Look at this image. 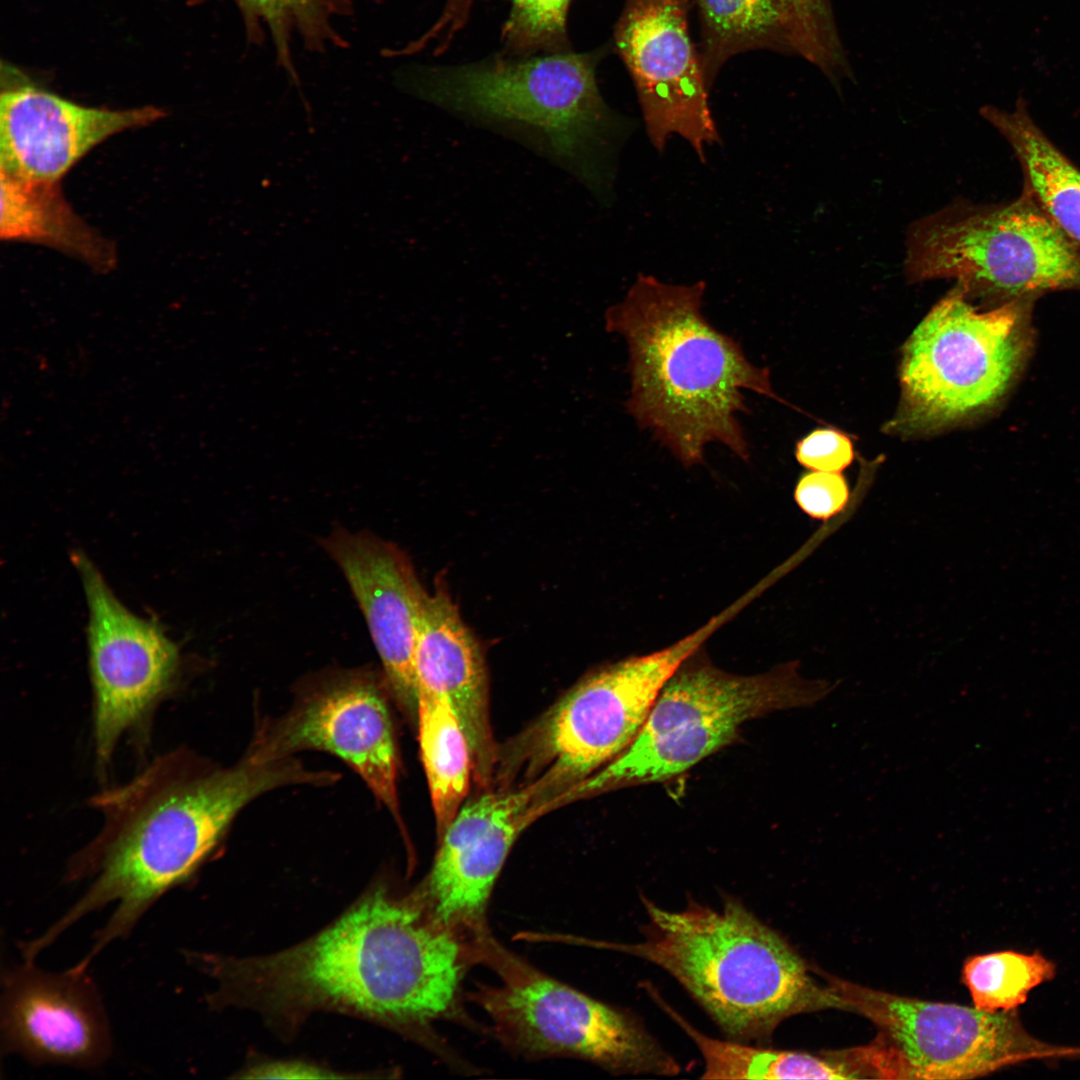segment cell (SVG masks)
<instances>
[{
  "label": "cell",
  "instance_id": "obj_8",
  "mask_svg": "<svg viewBox=\"0 0 1080 1080\" xmlns=\"http://www.w3.org/2000/svg\"><path fill=\"white\" fill-rule=\"evenodd\" d=\"M839 1008L870 1019L877 1037L864 1047L832 1052L854 1078L971 1079L1030 1060L1080 1058V1046L1032 1036L1017 1009L922 1001L828 978Z\"/></svg>",
  "mask_w": 1080,
  "mask_h": 1080
},
{
  "label": "cell",
  "instance_id": "obj_29",
  "mask_svg": "<svg viewBox=\"0 0 1080 1080\" xmlns=\"http://www.w3.org/2000/svg\"><path fill=\"white\" fill-rule=\"evenodd\" d=\"M796 458L811 471L841 473L853 462L854 448L846 434L817 429L797 443Z\"/></svg>",
  "mask_w": 1080,
  "mask_h": 1080
},
{
  "label": "cell",
  "instance_id": "obj_25",
  "mask_svg": "<svg viewBox=\"0 0 1080 1080\" xmlns=\"http://www.w3.org/2000/svg\"><path fill=\"white\" fill-rule=\"evenodd\" d=\"M651 997L692 1039L704 1059L703 1079H853L839 1061L808 1053L754 1047L701 1033L650 987Z\"/></svg>",
  "mask_w": 1080,
  "mask_h": 1080
},
{
  "label": "cell",
  "instance_id": "obj_22",
  "mask_svg": "<svg viewBox=\"0 0 1080 1080\" xmlns=\"http://www.w3.org/2000/svg\"><path fill=\"white\" fill-rule=\"evenodd\" d=\"M418 737L438 835L462 807L468 793L472 757L460 720L442 693L417 691Z\"/></svg>",
  "mask_w": 1080,
  "mask_h": 1080
},
{
  "label": "cell",
  "instance_id": "obj_27",
  "mask_svg": "<svg viewBox=\"0 0 1080 1080\" xmlns=\"http://www.w3.org/2000/svg\"><path fill=\"white\" fill-rule=\"evenodd\" d=\"M571 0H511L502 29V54L529 56L570 50L567 14Z\"/></svg>",
  "mask_w": 1080,
  "mask_h": 1080
},
{
  "label": "cell",
  "instance_id": "obj_16",
  "mask_svg": "<svg viewBox=\"0 0 1080 1080\" xmlns=\"http://www.w3.org/2000/svg\"><path fill=\"white\" fill-rule=\"evenodd\" d=\"M88 966L60 973L25 960L2 977V1053L33 1064L95 1068L111 1054L107 1015Z\"/></svg>",
  "mask_w": 1080,
  "mask_h": 1080
},
{
  "label": "cell",
  "instance_id": "obj_20",
  "mask_svg": "<svg viewBox=\"0 0 1080 1080\" xmlns=\"http://www.w3.org/2000/svg\"><path fill=\"white\" fill-rule=\"evenodd\" d=\"M0 235L37 243L106 273L116 264L111 244L71 208L58 182L22 179L0 170Z\"/></svg>",
  "mask_w": 1080,
  "mask_h": 1080
},
{
  "label": "cell",
  "instance_id": "obj_19",
  "mask_svg": "<svg viewBox=\"0 0 1080 1080\" xmlns=\"http://www.w3.org/2000/svg\"><path fill=\"white\" fill-rule=\"evenodd\" d=\"M417 691L444 694L466 734L473 775L486 784L495 762L485 664L458 608L441 587L429 595L415 652Z\"/></svg>",
  "mask_w": 1080,
  "mask_h": 1080
},
{
  "label": "cell",
  "instance_id": "obj_2",
  "mask_svg": "<svg viewBox=\"0 0 1080 1080\" xmlns=\"http://www.w3.org/2000/svg\"><path fill=\"white\" fill-rule=\"evenodd\" d=\"M468 960V943L435 923L413 893L382 886L302 944L249 960L208 954L202 968L217 981L215 1007L327 1008L424 1033L457 1016Z\"/></svg>",
  "mask_w": 1080,
  "mask_h": 1080
},
{
  "label": "cell",
  "instance_id": "obj_12",
  "mask_svg": "<svg viewBox=\"0 0 1080 1080\" xmlns=\"http://www.w3.org/2000/svg\"><path fill=\"white\" fill-rule=\"evenodd\" d=\"M71 560L88 606L94 747L98 768L105 770L122 736L175 685L180 655L156 621L137 616L119 601L83 552H72Z\"/></svg>",
  "mask_w": 1080,
  "mask_h": 1080
},
{
  "label": "cell",
  "instance_id": "obj_3",
  "mask_svg": "<svg viewBox=\"0 0 1080 1080\" xmlns=\"http://www.w3.org/2000/svg\"><path fill=\"white\" fill-rule=\"evenodd\" d=\"M705 283L672 285L639 274L606 312V328L627 344L629 414L687 467L713 442L743 460L749 447L738 414L745 390L781 400L769 369L752 364L732 337L701 312Z\"/></svg>",
  "mask_w": 1080,
  "mask_h": 1080
},
{
  "label": "cell",
  "instance_id": "obj_26",
  "mask_svg": "<svg viewBox=\"0 0 1080 1080\" xmlns=\"http://www.w3.org/2000/svg\"><path fill=\"white\" fill-rule=\"evenodd\" d=\"M1055 975V963L1041 953L1012 950L974 955L962 970L974 1007L989 1013L1017 1009L1031 990Z\"/></svg>",
  "mask_w": 1080,
  "mask_h": 1080
},
{
  "label": "cell",
  "instance_id": "obj_28",
  "mask_svg": "<svg viewBox=\"0 0 1080 1080\" xmlns=\"http://www.w3.org/2000/svg\"><path fill=\"white\" fill-rule=\"evenodd\" d=\"M795 500L812 518L830 520L847 509L850 492L839 472L810 471L798 481Z\"/></svg>",
  "mask_w": 1080,
  "mask_h": 1080
},
{
  "label": "cell",
  "instance_id": "obj_24",
  "mask_svg": "<svg viewBox=\"0 0 1080 1080\" xmlns=\"http://www.w3.org/2000/svg\"><path fill=\"white\" fill-rule=\"evenodd\" d=\"M240 10L249 42L259 44L270 37L277 63L295 84L297 71L292 42L297 39L312 52L345 47L335 28L338 18L351 11L349 0H231Z\"/></svg>",
  "mask_w": 1080,
  "mask_h": 1080
},
{
  "label": "cell",
  "instance_id": "obj_1",
  "mask_svg": "<svg viewBox=\"0 0 1080 1080\" xmlns=\"http://www.w3.org/2000/svg\"><path fill=\"white\" fill-rule=\"evenodd\" d=\"M330 771L310 770L289 757L266 763L245 758L210 768L184 747L154 759L126 784L96 794L100 831L71 860L70 880L92 878L86 892L41 936L40 953L84 916L114 903L98 931L91 960L127 936L163 895L188 883L213 852L236 814L255 797L291 784L327 785Z\"/></svg>",
  "mask_w": 1080,
  "mask_h": 1080
},
{
  "label": "cell",
  "instance_id": "obj_18",
  "mask_svg": "<svg viewBox=\"0 0 1080 1080\" xmlns=\"http://www.w3.org/2000/svg\"><path fill=\"white\" fill-rule=\"evenodd\" d=\"M162 115L152 106L86 107L33 85L9 86L0 98V170L26 180L59 182L103 141Z\"/></svg>",
  "mask_w": 1080,
  "mask_h": 1080
},
{
  "label": "cell",
  "instance_id": "obj_11",
  "mask_svg": "<svg viewBox=\"0 0 1080 1080\" xmlns=\"http://www.w3.org/2000/svg\"><path fill=\"white\" fill-rule=\"evenodd\" d=\"M714 618L674 644L630 656L589 674L535 729L537 780L555 792L586 780L625 751L639 734L665 683L720 624Z\"/></svg>",
  "mask_w": 1080,
  "mask_h": 1080
},
{
  "label": "cell",
  "instance_id": "obj_5",
  "mask_svg": "<svg viewBox=\"0 0 1080 1080\" xmlns=\"http://www.w3.org/2000/svg\"><path fill=\"white\" fill-rule=\"evenodd\" d=\"M601 51L498 55L397 76L411 95L510 133L593 186L614 119L596 80Z\"/></svg>",
  "mask_w": 1080,
  "mask_h": 1080
},
{
  "label": "cell",
  "instance_id": "obj_23",
  "mask_svg": "<svg viewBox=\"0 0 1080 1080\" xmlns=\"http://www.w3.org/2000/svg\"><path fill=\"white\" fill-rule=\"evenodd\" d=\"M701 61L710 86L733 56L754 49L791 51L785 0H694Z\"/></svg>",
  "mask_w": 1080,
  "mask_h": 1080
},
{
  "label": "cell",
  "instance_id": "obj_10",
  "mask_svg": "<svg viewBox=\"0 0 1080 1080\" xmlns=\"http://www.w3.org/2000/svg\"><path fill=\"white\" fill-rule=\"evenodd\" d=\"M500 977L472 995L507 1048L534 1058L574 1057L615 1074L673 1076L680 1065L625 1010L594 999L539 971L489 933L470 943Z\"/></svg>",
  "mask_w": 1080,
  "mask_h": 1080
},
{
  "label": "cell",
  "instance_id": "obj_31",
  "mask_svg": "<svg viewBox=\"0 0 1080 1080\" xmlns=\"http://www.w3.org/2000/svg\"><path fill=\"white\" fill-rule=\"evenodd\" d=\"M451 6L460 11L472 10L477 0H447Z\"/></svg>",
  "mask_w": 1080,
  "mask_h": 1080
},
{
  "label": "cell",
  "instance_id": "obj_6",
  "mask_svg": "<svg viewBox=\"0 0 1080 1080\" xmlns=\"http://www.w3.org/2000/svg\"><path fill=\"white\" fill-rule=\"evenodd\" d=\"M791 661L756 675L717 668L702 646L660 691L637 737L617 758L570 791L574 797L665 781L733 742L745 722L808 707L838 683L806 679Z\"/></svg>",
  "mask_w": 1080,
  "mask_h": 1080
},
{
  "label": "cell",
  "instance_id": "obj_17",
  "mask_svg": "<svg viewBox=\"0 0 1080 1080\" xmlns=\"http://www.w3.org/2000/svg\"><path fill=\"white\" fill-rule=\"evenodd\" d=\"M320 544L359 604L398 702L416 712L415 652L429 595L406 555L367 531L338 527Z\"/></svg>",
  "mask_w": 1080,
  "mask_h": 1080
},
{
  "label": "cell",
  "instance_id": "obj_7",
  "mask_svg": "<svg viewBox=\"0 0 1080 1080\" xmlns=\"http://www.w3.org/2000/svg\"><path fill=\"white\" fill-rule=\"evenodd\" d=\"M904 268L912 282L955 279L965 295L998 305L1080 289V245L1024 188L1011 203L956 201L911 225Z\"/></svg>",
  "mask_w": 1080,
  "mask_h": 1080
},
{
  "label": "cell",
  "instance_id": "obj_13",
  "mask_svg": "<svg viewBox=\"0 0 1080 1080\" xmlns=\"http://www.w3.org/2000/svg\"><path fill=\"white\" fill-rule=\"evenodd\" d=\"M691 0H625L615 48L633 81L651 144L662 152L671 136L699 159L720 137L708 103L710 84L689 30Z\"/></svg>",
  "mask_w": 1080,
  "mask_h": 1080
},
{
  "label": "cell",
  "instance_id": "obj_9",
  "mask_svg": "<svg viewBox=\"0 0 1080 1080\" xmlns=\"http://www.w3.org/2000/svg\"><path fill=\"white\" fill-rule=\"evenodd\" d=\"M1031 301L979 311L960 287L951 290L905 343L901 406L890 426L930 432L997 403L1030 353Z\"/></svg>",
  "mask_w": 1080,
  "mask_h": 1080
},
{
  "label": "cell",
  "instance_id": "obj_15",
  "mask_svg": "<svg viewBox=\"0 0 1080 1080\" xmlns=\"http://www.w3.org/2000/svg\"><path fill=\"white\" fill-rule=\"evenodd\" d=\"M306 749L345 761L399 820L393 726L385 697L373 681L349 678L311 695L263 727L246 758L266 763Z\"/></svg>",
  "mask_w": 1080,
  "mask_h": 1080
},
{
  "label": "cell",
  "instance_id": "obj_4",
  "mask_svg": "<svg viewBox=\"0 0 1080 1080\" xmlns=\"http://www.w3.org/2000/svg\"><path fill=\"white\" fill-rule=\"evenodd\" d=\"M641 899L643 939L599 946L665 970L730 1037L767 1040L790 1016L839 1008L789 943L736 898L725 896L721 910L690 899L681 911Z\"/></svg>",
  "mask_w": 1080,
  "mask_h": 1080
},
{
  "label": "cell",
  "instance_id": "obj_14",
  "mask_svg": "<svg viewBox=\"0 0 1080 1080\" xmlns=\"http://www.w3.org/2000/svg\"><path fill=\"white\" fill-rule=\"evenodd\" d=\"M547 797L534 781L483 794L461 807L440 836L428 875L412 892L435 923L462 939L488 933L486 912L495 882L516 838Z\"/></svg>",
  "mask_w": 1080,
  "mask_h": 1080
},
{
  "label": "cell",
  "instance_id": "obj_21",
  "mask_svg": "<svg viewBox=\"0 0 1080 1080\" xmlns=\"http://www.w3.org/2000/svg\"><path fill=\"white\" fill-rule=\"evenodd\" d=\"M980 113L1012 147L1023 171L1024 188L1080 245V169L1036 125L1022 98L1012 112L984 106Z\"/></svg>",
  "mask_w": 1080,
  "mask_h": 1080
},
{
  "label": "cell",
  "instance_id": "obj_30",
  "mask_svg": "<svg viewBox=\"0 0 1080 1080\" xmlns=\"http://www.w3.org/2000/svg\"><path fill=\"white\" fill-rule=\"evenodd\" d=\"M248 1078H281V1079H318L342 1077L332 1074L330 1071L302 1062H271L253 1067L247 1071Z\"/></svg>",
  "mask_w": 1080,
  "mask_h": 1080
}]
</instances>
